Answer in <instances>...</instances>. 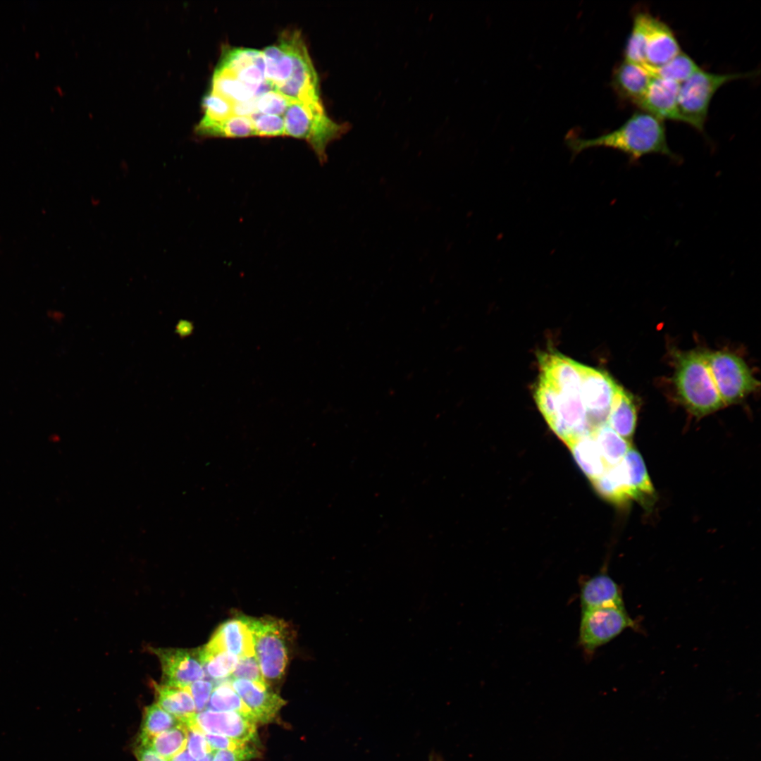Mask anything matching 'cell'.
Here are the masks:
<instances>
[{"instance_id": "2", "label": "cell", "mask_w": 761, "mask_h": 761, "mask_svg": "<svg viewBox=\"0 0 761 761\" xmlns=\"http://www.w3.org/2000/svg\"><path fill=\"white\" fill-rule=\"evenodd\" d=\"M674 358L673 380L676 395L689 412L702 417L724 407L708 368L705 351L676 352Z\"/></svg>"}, {"instance_id": "17", "label": "cell", "mask_w": 761, "mask_h": 761, "mask_svg": "<svg viewBox=\"0 0 761 761\" xmlns=\"http://www.w3.org/2000/svg\"><path fill=\"white\" fill-rule=\"evenodd\" d=\"M681 51L680 44L672 28L652 16L645 48V65L653 68L660 66Z\"/></svg>"}, {"instance_id": "42", "label": "cell", "mask_w": 761, "mask_h": 761, "mask_svg": "<svg viewBox=\"0 0 761 761\" xmlns=\"http://www.w3.org/2000/svg\"><path fill=\"white\" fill-rule=\"evenodd\" d=\"M259 113L256 107L255 98L233 104V115L238 116L252 117Z\"/></svg>"}, {"instance_id": "38", "label": "cell", "mask_w": 761, "mask_h": 761, "mask_svg": "<svg viewBox=\"0 0 761 761\" xmlns=\"http://www.w3.org/2000/svg\"><path fill=\"white\" fill-rule=\"evenodd\" d=\"M260 753L248 743L234 749L219 750L214 753L212 761H250L259 757Z\"/></svg>"}, {"instance_id": "34", "label": "cell", "mask_w": 761, "mask_h": 761, "mask_svg": "<svg viewBox=\"0 0 761 761\" xmlns=\"http://www.w3.org/2000/svg\"><path fill=\"white\" fill-rule=\"evenodd\" d=\"M537 405L548 423L555 416L559 402V393L547 381L540 378L535 392Z\"/></svg>"}, {"instance_id": "13", "label": "cell", "mask_w": 761, "mask_h": 761, "mask_svg": "<svg viewBox=\"0 0 761 761\" xmlns=\"http://www.w3.org/2000/svg\"><path fill=\"white\" fill-rule=\"evenodd\" d=\"M652 77L646 65L624 60L614 67L610 84L621 101L638 106Z\"/></svg>"}, {"instance_id": "9", "label": "cell", "mask_w": 761, "mask_h": 761, "mask_svg": "<svg viewBox=\"0 0 761 761\" xmlns=\"http://www.w3.org/2000/svg\"><path fill=\"white\" fill-rule=\"evenodd\" d=\"M291 37L294 56L292 74L276 91L293 101L304 103L321 101L318 78L301 33L291 30Z\"/></svg>"}, {"instance_id": "40", "label": "cell", "mask_w": 761, "mask_h": 761, "mask_svg": "<svg viewBox=\"0 0 761 761\" xmlns=\"http://www.w3.org/2000/svg\"><path fill=\"white\" fill-rule=\"evenodd\" d=\"M214 688V683L211 681L203 679L198 680L189 686L196 710L202 712L205 710Z\"/></svg>"}, {"instance_id": "32", "label": "cell", "mask_w": 761, "mask_h": 761, "mask_svg": "<svg viewBox=\"0 0 761 761\" xmlns=\"http://www.w3.org/2000/svg\"><path fill=\"white\" fill-rule=\"evenodd\" d=\"M204 671L214 679H222L231 676L239 657L227 651L204 652L200 649Z\"/></svg>"}, {"instance_id": "26", "label": "cell", "mask_w": 761, "mask_h": 761, "mask_svg": "<svg viewBox=\"0 0 761 761\" xmlns=\"http://www.w3.org/2000/svg\"><path fill=\"white\" fill-rule=\"evenodd\" d=\"M607 468L619 463L631 447V441L624 438L607 424L592 433Z\"/></svg>"}, {"instance_id": "46", "label": "cell", "mask_w": 761, "mask_h": 761, "mask_svg": "<svg viewBox=\"0 0 761 761\" xmlns=\"http://www.w3.org/2000/svg\"><path fill=\"white\" fill-rule=\"evenodd\" d=\"M429 761H443L438 756H431Z\"/></svg>"}, {"instance_id": "19", "label": "cell", "mask_w": 761, "mask_h": 761, "mask_svg": "<svg viewBox=\"0 0 761 761\" xmlns=\"http://www.w3.org/2000/svg\"><path fill=\"white\" fill-rule=\"evenodd\" d=\"M621 463L632 500L645 507L652 506L655 491L641 454L631 447Z\"/></svg>"}, {"instance_id": "18", "label": "cell", "mask_w": 761, "mask_h": 761, "mask_svg": "<svg viewBox=\"0 0 761 761\" xmlns=\"http://www.w3.org/2000/svg\"><path fill=\"white\" fill-rule=\"evenodd\" d=\"M581 612L624 605L620 586L607 574L600 573L580 581Z\"/></svg>"}, {"instance_id": "5", "label": "cell", "mask_w": 761, "mask_h": 761, "mask_svg": "<svg viewBox=\"0 0 761 761\" xmlns=\"http://www.w3.org/2000/svg\"><path fill=\"white\" fill-rule=\"evenodd\" d=\"M755 72L714 73L700 68L680 85L678 109L681 122L704 132L710 101L724 84L739 78L754 76Z\"/></svg>"}, {"instance_id": "31", "label": "cell", "mask_w": 761, "mask_h": 761, "mask_svg": "<svg viewBox=\"0 0 761 761\" xmlns=\"http://www.w3.org/2000/svg\"><path fill=\"white\" fill-rule=\"evenodd\" d=\"M207 705L211 710L235 712L254 720L230 681L221 682L214 688Z\"/></svg>"}, {"instance_id": "39", "label": "cell", "mask_w": 761, "mask_h": 761, "mask_svg": "<svg viewBox=\"0 0 761 761\" xmlns=\"http://www.w3.org/2000/svg\"><path fill=\"white\" fill-rule=\"evenodd\" d=\"M186 749L190 755L197 760L201 759L213 752L206 739L204 733L194 727L188 728Z\"/></svg>"}, {"instance_id": "8", "label": "cell", "mask_w": 761, "mask_h": 761, "mask_svg": "<svg viewBox=\"0 0 761 761\" xmlns=\"http://www.w3.org/2000/svg\"><path fill=\"white\" fill-rule=\"evenodd\" d=\"M581 397L593 433L607 424L618 385L605 372L581 364Z\"/></svg>"}, {"instance_id": "41", "label": "cell", "mask_w": 761, "mask_h": 761, "mask_svg": "<svg viewBox=\"0 0 761 761\" xmlns=\"http://www.w3.org/2000/svg\"><path fill=\"white\" fill-rule=\"evenodd\" d=\"M204 734L206 739L213 751L216 750L234 749L247 743L221 735L211 734Z\"/></svg>"}, {"instance_id": "15", "label": "cell", "mask_w": 761, "mask_h": 761, "mask_svg": "<svg viewBox=\"0 0 761 761\" xmlns=\"http://www.w3.org/2000/svg\"><path fill=\"white\" fill-rule=\"evenodd\" d=\"M680 85L672 80L653 76L637 107L662 120L681 122L678 109Z\"/></svg>"}, {"instance_id": "3", "label": "cell", "mask_w": 761, "mask_h": 761, "mask_svg": "<svg viewBox=\"0 0 761 761\" xmlns=\"http://www.w3.org/2000/svg\"><path fill=\"white\" fill-rule=\"evenodd\" d=\"M285 134L307 141L321 163L326 160V148L349 128L334 122L326 114L321 100L304 103L292 101L283 115Z\"/></svg>"}, {"instance_id": "22", "label": "cell", "mask_w": 761, "mask_h": 761, "mask_svg": "<svg viewBox=\"0 0 761 761\" xmlns=\"http://www.w3.org/2000/svg\"><path fill=\"white\" fill-rule=\"evenodd\" d=\"M579 467L592 481L607 469L592 433L583 435L569 446Z\"/></svg>"}, {"instance_id": "33", "label": "cell", "mask_w": 761, "mask_h": 761, "mask_svg": "<svg viewBox=\"0 0 761 761\" xmlns=\"http://www.w3.org/2000/svg\"><path fill=\"white\" fill-rule=\"evenodd\" d=\"M202 108L204 120L221 121L233 116V104L211 91L204 97Z\"/></svg>"}, {"instance_id": "35", "label": "cell", "mask_w": 761, "mask_h": 761, "mask_svg": "<svg viewBox=\"0 0 761 761\" xmlns=\"http://www.w3.org/2000/svg\"><path fill=\"white\" fill-rule=\"evenodd\" d=\"M292 101L293 100L274 89L255 98L256 107L259 113L282 116Z\"/></svg>"}, {"instance_id": "10", "label": "cell", "mask_w": 761, "mask_h": 761, "mask_svg": "<svg viewBox=\"0 0 761 761\" xmlns=\"http://www.w3.org/2000/svg\"><path fill=\"white\" fill-rule=\"evenodd\" d=\"M161 662L163 684L175 687H188L205 676L200 649H152Z\"/></svg>"}, {"instance_id": "30", "label": "cell", "mask_w": 761, "mask_h": 761, "mask_svg": "<svg viewBox=\"0 0 761 761\" xmlns=\"http://www.w3.org/2000/svg\"><path fill=\"white\" fill-rule=\"evenodd\" d=\"M647 66L653 76L672 80L679 84L687 80L700 69L696 62L683 51L660 66L654 68Z\"/></svg>"}, {"instance_id": "36", "label": "cell", "mask_w": 761, "mask_h": 761, "mask_svg": "<svg viewBox=\"0 0 761 761\" xmlns=\"http://www.w3.org/2000/svg\"><path fill=\"white\" fill-rule=\"evenodd\" d=\"M253 121L256 135L261 137L283 136L285 123L282 116L256 113L250 118Z\"/></svg>"}, {"instance_id": "37", "label": "cell", "mask_w": 761, "mask_h": 761, "mask_svg": "<svg viewBox=\"0 0 761 761\" xmlns=\"http://www.w3.org/2000/svg\"><path fill=\"white\" fill-rule=\"evenodd\" d=\"M231 679H242L256 683L268 685L264 680L254 655L240 657Z\"/></svg>"}, {"instance_id": "1", "label": "cell", "mask_w": 761, "mask_h": 761, "mask_svg": "<svg viewBox=\"0 0 761 761\" xmlns=\"http://www.w3.org/2000/svg\"><path fill=\"white\" fill-rule=\"evenodd\" d=\"M566 144L574 155L588 148L605 147L625 154L631 162L652 154L681 159L668 145L664 120L643 111L635 112L613 131L592 139L570 136Z\"/></svg>"}, {"instance_id": "21", "label": "cell", "mask_w": 761, "mask_h": 761, "mask_svg": "<svg viewBox=\"0 0 761 761\" xmlns=\"http://www.w3.org/2000/svg\"><path fill=\"white\" fill-rule=\"evenodd\" d=\"M637 407L633 396L619 385L614 395L607 424L631 441L636 427Z\"/></svg>"}, {"instance_id": "12", "label": "cell", "mask_w": 761, "mask_h": 761, "mask_svg": "<svg viewBox=\"0 0 761 761\" xmlns=\"http://www.w3.org/2000/svg\"><path fill=\"white\" fill-rule=\"evenodd\" d=\"M229 681L256 723L271 722L287 703L271 691L268 685L242 679H231Z\"/></svg>"}, {"instance_id": "45", "label": "cell", "mask_w": 761, "mask_h": 761, "mask_svg": "<svg viewBox=\"0 0 761 761\" xmlns=\"http://www.w3.org/2000/svg\"><path fill=\"white\" fill-rule=\"evenodd\" d=\"M214 753H215V752H214V751H213V752H211V753H210L207 754V755H206V756H204V757H202V758H201V759H199V760H197V761H212V760H213V757H214Z\"/></svg>"}, {"instance_id": "7", "label": "cell", "mask_w": 761, "mask_h": 761, "mask_svg": "<svg viewBox=\"0 0 761 761\" xmlns=\"http://www.w3.org/2000/svg\"><path fill=\"white\" fill-rule=\"evenodd\" d=\"M637 626L624 605L608 606L581 612L579 643L587 655L610 642L629 628Z\"/></svg>"}, {"instance_id": "43", "label": "cell", "mask_w": 761, "mask_h": 761, "mask_svg": "<svg viewBox=\"0 0 761 761\" xmlns=\"http://www.w3.org/2000/svg\"><path fill=\"white\" fill-rule=\"evenodd\" d=\"M135 756L138 761H168L147 745L137 744Z\"/></svg>"}, {"instance_id": "14", "label": "cell", "mask_w": 761, "mask_h": 761, "mask_svg": "<svg viewBox=\"0 0 761 761\" xmlns=\"http://www.w3.org/2000/svg\"><path fill=\"white\" fill-rule=\"evenodd\" d=\"M204 652L227 651L240 657L254 655L253 638L243 616L225 621L216 630Z\"/></svg>"}, {"instance_id": "44", "label": "cell", "mask_w": 761, "mask_h": 761, "mask_svg": "<svg viewBox=\"0 0 761 761\" xmlns=\"http://www.w3.org/2000/svg\"><path fill=\"white\" fill-rule=\"evenodd\" d=\"M168 761H194V758L190 755L187 750L185 748V750L173 757Z\"/></svg>"}, {"instance_id": "6", "label": "cell", "mask_w": 761, "mask_h": 761, "mask_svg": "<svg viewBox=\"0 0 761 761\" xmlns=\"http://www.w3.org/2000/svg\"><path fill=\"white\" fill-rule=\"evenodd\" d=\"M711 376L724 406L743 400L759 386L742 358L728 351L705 352Z\"/></svg>"}, {"instance_id": "27", "label": "cell", "mask_w": 761, "mask_h": 761, "mask_svg": "<svg viewBox=\"0 0 761 761\" xmlns=\"http://www.w3.org/2000/svg\"><path fill=\"white\" fill-rule=\"evenodd\" d=\"M182 723L178 719L163 710L158 704L147 706L144 710L137 744H146L154 736Z\"/></svg>"}, {"instance_id": "16", "label": "cell", "mask_w": 761, "mask_h": 761, "mask_svg": "<svg viewBox=\"0 0 761 761\" xmlns=\"http://www.w3.org/2000/svg\"><path fill=\"white\" fill-rule=\"evenodd\" d=\"M543 378L559 392L579 391L581 364L557 353H542L538 357Z\"/></svg>"}, {"instance_id": "24", "label": "cell", "mask_w": 761, "mask_h": 761, "mask_svg": "<svg viewBox=\"0 0 761 761\" xmlns=\"http://www.w3.org/2000/svg\"><path fill=\"white\" fill-rule=\"evenodd\" d=\"M198 135L222 137L256 136L253 121L245 116H232L221 121L202 120L195 128Z\"/></svg>"}, {"instance_id": "20", "label": "cell", "mask_w": 761, "mask_h": 761, "mask_svg": "<svg viewBox=\"0 0 761 761\" xmlns=\"http://www.w3.org/2000/svg\"><path fill=\"white\" fill-rule=\"evenodd\" d=\"M157 704L185 725L196 714V707L188 687H175L153 682Z\"/></svg>"}, {"instance_id": "28", "label": "cell", "mask_w": 761, "mask_h": 761, "mask_svg": "<svg viewBox=\"0 0 761 761\" xmlns=\"http://www.w3.org/2000/svg\"><path fill=\"white\" fill-rule=\"evenodd\" d=\"M209 91L233 104L255 98L251 90L235 76L217 68L214 73Z\"/></svg>"}, {"instance_id": "29", "label": "cell", "mask_w": 761, "mask_h": 761, "mask_svg": "<svg viewBox=\"0 0 761 761\" xmlns=\"http://www.w3.org/2000/svg\"><path fill=\"white\" fill-rule=\"evenodd\" d=\"M187 735L188 728L182 723L154 736L143 745L149 747L168 761L186 748Z\"/></svg>"}, {"instance_id": "25", "label": "cell", "mask_w": 761, "mask_h": 761, "mask_svg": "<svg viewBox=\"0 0 761 761\" xmlns=\"http://www.w3.org/2000/svg\"><path fill=\"white\" fill-rule=\"evenodd\" d=\"M652 16L645 10H637L633 13L631 30L624 49V60L645 65V48Z\"/></svg>"}, {"instance_id": "11", "label": "cell", "mask_w": 761, "mask_h": 761, "mask_svg": "<svg viewBox=\"0 0 761 761\" xmlns=\"http://www.w3.org/2000/svg\"><path fill=\"white\" fill-rule=\"evenodd\" d=\"M204 734H217L249 743L257 740L256 722L235 712L203 710L196 713L187 725Z\"/></svg>"}, {"instance_id": "4", "label": "cell", "mask_w": 761, "mask_h": 761, "mask_svg": "<svg viewBox=\"0 0 761 761\" xmlns=\"http://www.w3.org/2000/svg\"><path fill=\"white\" fill-rule=\"evenodd\" d=\"M243 617L251 631L254 656L264 680L268 685L279 681L288 661L287 624L270 617Z\"/></svg>"}, {"instance_id": "23", "label": "cell", "mask_w": 761, "mask_h": 761, "mask_svg": "<svg viewBox=\"0 0 761 761\" xmlns=\"http://www.w3.org/2000/svg\"><path fill=\"white\" fill-rule=\"evenodd\" d=\"M591 482L599 494L610 502L625 506L633 501L621 462L607 468L600 476Z\"/></svg>"}]
</instances>
